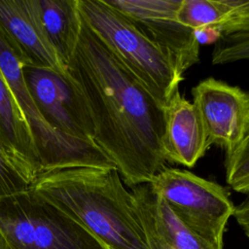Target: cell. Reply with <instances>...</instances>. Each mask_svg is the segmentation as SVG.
I'll return each instance as SVG.
<instances>
[{"instance_id": "9a60e30c", "label": "cell", "mask_w": 249, "mask_h": 249, "mask_svg": "<svg viewBox=\"0 0 249 249\" xmlns=\"http://www.w3.org/2000/svg\"><path fill=\"white\" fill-rule=\"evenodd\" d=\"M177 18L193 31L203 28L216 30L220 19L218 0H181Z\"/></svg>"}, {"instance_id": "d6986e66", "label": "cell", "mask_w": 249, "mask_h": 249, "mask_svg": "<svg viewBox=\"0 0 249 249\" xmlns=\"http://www.w3.org/2000/svg\"><path fill=\"white\" fill-rule=\"evenodd\" d=\"M249 60V32L222 37L214 46L211 61L215 65Z\"/></svg>"}, {"instance_id": "277c9868", "label": "cell", "mask_w": 249, "mask_h": 249, "mask_svg": "<svg viewBox=\"0 0 249 249\" xmlns=\"http://www.w3.org/2000/svg\"><path fill=\"white\" fill-rule=\"evenodd\" d=\"M0 230L11 249H107L79 222L30 188L0 197Z\"/></svg>"}, {"instance_id": "52a82bcc", "label": "cell", "mask_w": 249, "mask_h": 249, "mask_svg": "<svg viewBox=\"0 0 249 249\" xmlns=\"http://www.w3.org/2000/svg\"><path fill=\"white\" fill-rule=\"evenodd\" d=\"M21 71L40 115L52 128L70 137L93 141L89 108L68 72L34 64H23Z\"/></svg>"}, {"instance_id": "7a4b0ae2", "label": "cell", "mask_w": 249, "mask_h": 249, "mask_svg": "<svg viewBox=\"0 0 249 249\" xmlns=\"http://www.w3.org/2000/svg\"><path fill=\"white\" fill-rule=\"evenodd\" d=\"M107 249H149L130 191L117 168L74 166L39 174L29 187Z\"/></svg>"}, {"instance_id": "44dd1931", "label": "cell", "mask_w": 249, "mask_h": 249, "mask_svg": "<svg viewBox=\"0 0 249 249\" xmlns=\"http://www.w3.org/2000/svg\"><path fill=\"white\" fill-rule=\"evenodd\" d=\"M0 249H11L5 235L3 234V232L0 230Z\"/></svg>"}, {"instance_id": "5bb4252c", "label": "cell", "mask_w": 249, "mask_h": 249, "mask_svg": "<svg viewBox=\"0 0 249 249\" xmlns=\"http://www.w3.org/2000/svg\"><path fill=\"white\" fill-rule=\"evenodd\" d=\"M0 135L8 148L34 179L41 174L40 160L28 125L0 71Z\"/></svg>"}, {"instance_id": "4fadbf2b", "label": "cell", "mask_w": 249, "mask_h": 249, "mask_svg": "<svg viewBox=\"0 0 249 249\" xmlns=\"http://www.w3.org/2000/svg\"><path fill=\"white\" fill-rule=\"evenodd\" d=\"M31 5L46 38L67 68L82 26L78 0H31Z\"/></svg>"}, {"instance_id": "ba28073f", "label": "cell", "mask_w": 249, "mask_h": 249, "mask_svg": "<svg viewBox=\"0 0 249 249\" xmlns=\"http://www.w3.org/2000/svg\"><path fill=\"white\" fill-rule=\"evenodd\" d=\"M209 146L232 153L249 134V93L236 86L207 78L192 89Z\"/></svg>"}, {"instance_id": "3957f363", "label": "cell", "mask_w": 249, "mask_h": 249, "mask_svg": "<svg viewBox=\"0 0 249 249\" xmlns=\"http://www.w3.org/2000/svg\"><path fill=\"white\" fill-rule=\"evenodd\" d=\"M78 9L92 32L164 107L184 80L172 54L104 0H78Z\"/></svg>"}, {"instance_id": "2e32d148", "label": "cell", "mask_w": 249, "mask_h": 249, "mask_svg": "<svg viewBox=\"0 0 249 249\" xmlns=\"http://www.w3.org/2000/svg\"><path fill=\"white\" fill-rule=\"evenodd\" d=\"M32 182L0 135V197L25 191Z\"/></svg>"}, {"instance_id": "8fae6325", "label": "cell", "mask_w": 249, "mask_h": 249, "mask_svg": "<svg viewBox=\"0 0 249 249\" xmlns=\"http://www.w3.org/2000/svg\"><path fill=\"white\" fill-rule=\"evenodd\" d=\"M163 111L167 162L194 167L210 148L198 110L178 90Z\"/></svg>"}, {"instance_id": "6da1fadb", "label": "cell", "mask_w": 249, "mask_h": 249, "mask_svg": "<svg viewBox=\"0 0 249 249\" xmlns=\"http://www.w3.org/2000/svg\"><path fill=\"white\" fill-rule=\"evenodd\" d=\"M67 70L89 108L93 141L113 161L124 185L149 183L167 166L163 107L83 18Z\"/></svg>"}, {"instance_id": "7c38bea8", "label": "cell", "mask_w": 249, "mask_h": 249, "mask_svg": "<svg viewBox=\"0 0 249 249\" xmlns=\"http://www.w3.org/2000/svg\"><path fill=\"white\" fill-rule=\"evenodd\" d=\"M0 27L27 64L68 72L46 38L31 0H0Z\"/></svg>"}, {"instance_id": "e0dca14e", "label": "cell", "mask_w": 249, "mask_h": 249, "mask_svg": "<svg viewBox=\"0 0 249 249\" xmlns=\"http://www.w3.org/2000/svg\"><path fill=\"white\" fill-rule=\"evenodd\" d=\"M220 19L216 31L224 36L249 32V0H218Z\"/></svg>"}, {"instance_id": "30bf717a", "label": "cell", "mask_w": 249, "mask_h": 249, "mask_svg": "<svg viewBox=\"0 0 249 249\" xmlns=\"http://www.w3.org/2000/svg\"><path fill=\"white\" fill-rule=\"evenodd\" d=\"M149 249H224L187 227L149 183L129 188Z\"/></svg>"}, {"instance_id": "9c48e42d", "label": "cell", "mask_w": 249, "mask_h": 249, "mask_svg": "<svg viewBox=\"0 0 249 249\" xmlns=\"http://www.w3.org/2000/svg\"><path fill=\"white\" fill-rule=\"evenodd\" d=\"M175 58L185 73L199 61L200 44L195 31L177 18L181 0H104Z\"/></svg>"}, {"instance_id": "ffe728a7", "label": "cell", "mask_w": 249, "mask_h": 249, "mask_svg": "<svg viewBox=\"0 0 249 249\" xmlns=\"http://www.w3.org/2000/svg\"><path fill=\"white\" fill-rule=\"evenodd\" d=\"M232 216L245 235L249 238V196L235 206Z\"/></svg>"}, {"instance_id": "ac0fdd59", "label": "cell", "mask_w": 249, "mask_h": 249, "mask_svg": "<svg viewBox=\"0 0 249 249\" xmlns=\"http://www.w3.org/2000/svg\"><path fill=\"white\" fill-rule=\"evenodd\" d=\"M227 184L235 192L249 196V134L225 158Z\"/></svg>"}, {"instance_id": "5b68a950", "label": "cell", "mask_w": 249, "mask_h": 249, "mask_svg": "<svg viewBox=\"0 0 249 249\" xmlns=\"http://www.w3.org/2000/svg\"><path fill=\"white\" fill-rule=\"evenodd\" d=\"M23 64L27 63L0 27V71L28 125L40 160L41 173L74 166L116 168L93 141L61 134L44 121L24 83Z\"/></svg>"}, {"instance_id": "8992f818", "label": "cell", "mask_w": 249, "mask_h": 249, "mask_svg": "<svg viewBox=\"0 0 249 249\" xmlns=\"http://www.w3.org/2000/svg\"><path fill=\"white\" fill-rule=\"evenodd\" d=\"M174 214L206 241L224 246V233L234 204L220 184L190 171L165 167L149 182Z\"/></svg>"}]
</instances>
